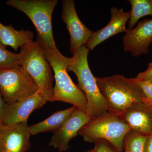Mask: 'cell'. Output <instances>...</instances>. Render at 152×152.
Returning <instances> with one entry per match:
<instances>
[{
  "mask_svg": "<svg viewBox=\"0 0 152 152\" xmlns=\"http://www.w3.org/2000/svg\"><path fill=\"white\" fill-rule=\"evenodd\" d=\"M143 152H152V134L147 136L144 143Z\"/></svg>",
  "mask_w": 152,
  "mask_h": 152,
  "instance_id": "23",
  "label": "cell"
},
{
  "mask_svg": "<svg viewBox=\"0 0 152 152\" xmlns=\"http://www.w3.org/2000/svg\"><path fill=\"white\" fill-rule=\"evenodd\" d=\"M76 107L72 106L65 110L56 112L46 119L29 126L31 135L39 133L53 132L64 124L76 110Z\"/></svg>",
  "mask_w": 152,
  "mask_h": 152,
  "instance_id": "16",
  "label": "cell"
},
{
  "mask_svg": "<svg viewBox=\"0 0 152 152\" xmlns=\"http://www.w3.org/2000/svg\"><path fill=\"white\" fill-rule=\"evenodd\" d=\"M38 91L37 85L22 66L0 69V94L7 104L31 96Z\"/></svg>",
  "mask_w": 152,
  "mask_h": 152,
  "instance_id": "7",
  "label": "cell"
},
{
  "mask_svg": "<svg viewBox=\"0 0 152 152\" xmlns=\"http://www.w3.org/2000/svg\"><path fill=\"white\" fill-rule=\"evenodd\" d=\"M137 80L145 95V102L147 103L152 104V83Z\"/></svg>",
  "mask_w": 152,
  "mask_h": 152,
  "instance_id": "21",
  "label": "cell"
},
{
  "mask_svg": "<svg viewBox=\"0 0 152 152\" xmlns=\"http://www.w3.org/2000/svg\"><path fill=\"white\" fill-rule=\"evenodd\" d=\"M58 0H8L7 5L21 11L31 20L37 31L36 41L44 49L57 48L52 17Z\"/></svg>",
  "mask_w": 152,
  "mask_h": 152,
  "instance_id": "4",
  "label": "cell"
},
{
  "mask_svg": "<svg viewBox=\"0 0 152 152\" xmlns=\"http://www.w3.org/2000/svg\"><path fill=\"white\" fill-rule=\"evenodd\" d=\"M132 6L129 22V28H132L141 18L152 16V0H129Z\"/></svg>",
  "mask_w": 152,
  "mask_h": 152,
  "instance_id": "17",
  "label": "cell"
},
{
  "mask_svg": "<svg viewBox=\"0 0 152 152\" xmlns=\"http://www.w3.org/2000/svg\"><path fill=\"white\" fill-rule=\"evenodd\" d=\"M131 130L118 115L107 112L91 119L81 129L78 134L85 141L90 143H95L100 139L105 140L123 152L124 149V138Z\"/></svg>",
  "mask_w": 152,
  "mask_h": 152,
  "instance_id": "6",
  "label": "cell"
},
{
  "mask_svg": "<svg viewBox=\"0 0 152 152\" xmlns=\"http://www.w3.org/2000/svg\"><path fill=\"white\" fill-rule=\"evenodd\" d=\"M146 137L131 130L124 138V149L122 152H143Z\"/></svg>",
  "mask_w": 152,
  "mask_h": 152,
  "instance_id": "18",
  "label": "cell"
},
{
  "mask_svg": "<svg viewBox=\"0 0 152 152\" xmlns=\"http://www.w3.org/2000/svg\"><path fill=\"white\" fill-rule=\"evenodd\" d=\"M20 65L18 54L8 50L0 45V69Z\"/></svg>",
  "mask_w": 152,
  "mask_h": 152,
  "instance_id": "19",
  "label": "cell"
},
{
  "mask_svg": "<svg viewBox=\"0 0 152 152\" xmlns=\"http://www.w3.org/2000/svg\"><path fill=\"white\" fill-rule=\"evenodd\" d=\"M85 152H97V151L96 148L94 147V148L92 149L88 150V151H86Z\"/></svg>",
  "mask_w": 152,
  "mask_h": 152,
  "instance_id": "25",
  "label": "cell"
},
{
  "mask_svg": "<svg viewBox=\"0 0 152 152\" xmlns=\"http://www.w3.org/2000/svg\"><path fill=\"white\" fill-rule=\"evenodd\" d=\"M61 18L66 24L70 36V51L73 55L81 47L86 46L94 32L83 24L79 18L73 0H64Z\"/></svg>",
  "mask_w": 152,
  "mask_h": 152,
  "instance_id": "8",
  "label": "cell"
},
{
  "mask_svg": "<svg viewBox=\"0 0 152 152\" xmlns=\"http://www.w3.org/2000/svg\"><path fill=\"white\" fill-rule=\"evenodd\" d=\"M110 21L104 27L94 32L88 43L85 46L89 50H92L99 44L113 36L126 32V24L131 16V12H125L122 8L111 9Z\"/></svg>",
  "mask_w": 152,
  "mask_h": 152,
  "instance_id": "14",
  "label": "cell"
},
{
  "mask_svg": "<svg viewBox=\"0 0 152 152\" xmlns=\"http://www.w3.org/2000/svg\"><path fill=\"white\" fill-rule=\"evenodd\" d=\"M34 33L29 30H17L12 26H5L0 23V45L6 48L12 47L18 50L26 44L33 42Z\"/></svg>",
  "mask_w": 152,
  "mask_h": 152,
  "instance_id": "15",
  "label": "cell"
},
{
  "mask_svg": "<svg viewBox=\"0 0 152 152\" xmlns=\"http://www.w3.org/2000/svg\"><path fill=\"white\" fill-rule=\"evenodd\" d=\"M91 119L86 112L76 108L64 124L53 132L49 146L57 149L59 152L67 151L70 148V141L78 134L81 129Z\"/></svg>",
  "mask_w": 152,
  "mask_h": 152,
  "instance_id": "11",
  "label": "cell"
},
{
  "mask_svg": "<svg viewBox=\"0 0 152 152\" xmlns=\"http://www.w3.org/2000/svg\"><path fill=\"white\" fill-rule=\"evenodd\" d=\"M89 50L83 46L70 58L67 71L72 72L77 78L78 87L87 99L86 113L90 118H97L108 112L105 99L97 84L96 77L90 69L88 56Z\"/></svg>",
  "mask_w": 152,
  "mask_h": 152,
  "instance_id": "2",
  "label": "cell"
},
{
  "mask_svg": "<svg viewBox=\"0 0 152 152\" xmlns=\"http://www.w3.org/2000/svg\"><path fill=\"white\" fill-rule=\"evenodd\" d=\"M47 100L39 92L22 99L7 107L1 124L14 125L27 123L28 119L34 110L42 107Z\"/></svg>",
  "mask_w": 152,
  "mask_h": 152,
  "instance_id": "12",
  "label": "cell"
},
{
  "mask_svg": "<svg viewBox=\"0 0 152 152\" xmlns=\"http://www.w3.org/2000/svg\"><path fill=\"white\" fill-rule=\"evenodd\" d=\"M118 116L132 130L146 137L152 134V104L136 103Z\"/></svg>",
  "mask_w": 152,
  "mask_h": 152,
  "instance_id": "13",
  "label": "cell"
},
{
  "mask_svg": "<svg viewBox=\"0 0 152 152\" xmlns=\"http://www.w3.org/2000/svg\"><path fill=\"white\" fill-rule=\"evenodd\" d=\"M20 49L18 54L19 64L36 82L38 92L48 102H52L54 75L43 49L37 41L26 44Z\"/></svg>",
  "mask_w": 152,
  "mask_h": 152,
  "instance_id": "5",
  "label": "cell"
},
{
  "mask_svg": "<svg viewBox=\"0 0 152 152\" xmlns=\"http://www.w3.org/2000/svg\"><path fill=\"white\" fill-rule=\"evenodd\" d=\"M97 152H122L117 149L110 142L100 139L95 142Z\"/></svg>",
  "mask_w": 152,
  "mask_h": 152,
  "instance_id": "20",
  "label": "cell"
},
{
  "mask_svg": "<svg viewBox=\"0 0 152 152\" xmlns=\"http://www.w3.org/2000/svg\"><path fill=\"white\" fill-rule=\"evenodd\" d=\"M7 105V104L4 100L2 96L0 94V124L1 122L2 119L5 112Z\"/></svg>",
  "mask_w": 152,
  "mask_h": 152,
  "instance_id": "24",
  "label": "cell"
},
{
  "mask_svg": "<svg viewBox=\"0 0 152 152\" xmlns=\"http://www.w3.org/2000/svg\"><path fill=\"white\" fill-rule=\"evenodd\" d=\"M27 123L0 124V152H27L31 147Z\"/></svg>",
  "mask_w": 152,
  "mask_h": 152,
  "instance_id": "9",
  "label": "cell"
},
{
  "mask_svg": "<svg viewBox=\"0 0 152 152\" xmlns=\"http://www.w3.org/2000/svg\"><path fill=\"white\" fill-rule=\"evenodd\" d=\"M123 41L125 51L133 57L148 53L152 42V18L139 22L134 28L127 29Z\"/></svg>",
  "mask_w": 152,
  "mask_h": 152,
  "instance_id": "10",
  "label": "cell"
},
{
  "mask_svg": "<svg viewBox=\"0 0 152 152\" xmlns=\"http://www.w3.org/2000/svg\"><path fill=\"white\" fill-rule=\"evenodd\" d=\"M96 79L109 113L118 115L133 104L145 102L142 90L135 78L116 75Z\"/></svg>",
  "mask_w": 152,
  "mask_h": 152,
  "instance_id": "1",
  "label": "cell"
},
{
  "mask_svg": "<svg viewBox=\"0 0 152 152\" xmlns=\"http://www.w3.org/2000/svg\"><path fill=\"white\" fill-rule=\"evenodd\" d=\"M54 74L55 86L52 102L60 101L86 112L87 99L84 93L73 82L68 73L70 58L62 54L57 48L43 49Z\"/></svg>",
  "mask_w": 152,
  "mask_h": 152,
  "instance_id": "3",
  "label": "cell"
},
{
  "mask_svg": "<svg viewBox=\"0 0 152 152\" xmlns=\"http://www.w3.org/2000/svg\"><path fill=\"white\" fill-rule=\"evenodd\" d=\"M135 78L141 81L152 83V62L149 64L148 66L145 71L140 73Z\"/></svg>",
  "mask_w": 152,
  "mask_h": 152,
  "instance_id": "22",
  "label": "cell"
}]
</instances>
